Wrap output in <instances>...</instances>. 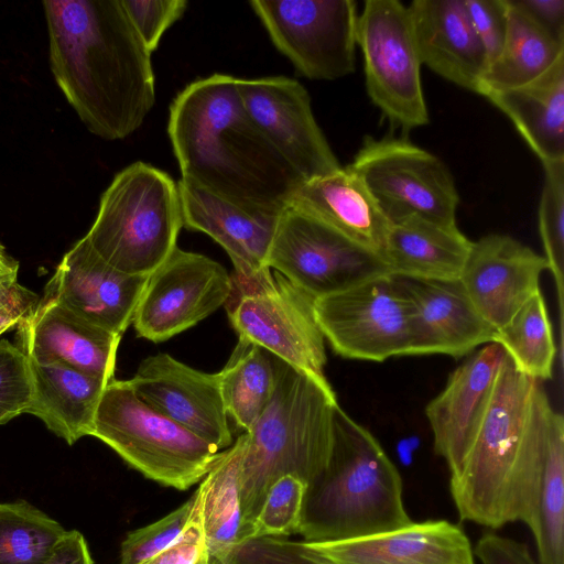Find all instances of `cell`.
<instances>
[{
    "mask_svg": "<svg viewBox=\"0 0 564 564\" xmlns=\"http://www.w3.org/2000/svg\"><path fill=\"white\" fill-rule=\"evenodd\" d=\"M51 72L80 121L108 141L138 130L155 102L151 52L122 0H46Z\"/></svg>",
    "mask_w": 564,
    "mask_h": 564,
    "instance_id": "obj_1",
    "label": "cell"
},
{
    "mask_svg": "<svg viewBox=\"0 0 564 564\" xmlns=\"http://www.w3.org/2000/svg\"><path fill=\"white\" fill-rule=\"evenodd\" d=\"M239 80L214 74L173 99L167 134L181 180L242 206L282 213L303 181L248 116Z\"/></svg>",
    "mask_w": 564,
    "mask_h": 564,
    "instance_id": "obj_2",
    "label": "cell"
},
{
    "mask_svg": "<svg viewBox=\"0 0 564 564\" xmlns=\"http://www.w3.org/2000/svg\"><path fill=\"white\" fill-rule=\"evenodd\" d=\"M411 522L398 468L376 437L338 404L327 463L305 488L299 533L305 542H339Z\"/></svg>",
    "mask_w": 564,
    "mask_h": 564,
    "instance_id": "obj_3",
    "label": "cell"
},
{
    "mask_svg": "<svg viewBox=\"0 0 564 564\" xmlns=\"http://www.w3.org/2000/svg\"><path fill=\"white\" fill-rule=\"evenodd\" d=\"M273 360L274 392L245 432L247 443L239 478L240 541L246 540L270 486L285 475L306 485L311 482L325 467L333 443L338 402L329 382L319 381L275 356Z\"/></svg>",
    "mask_w": 564,
    "mask_h": 564,
    "instance_id": "obj_4",
    "label": "cell"
},
{
    "mask_svg": "<svg viewBox=\"0 0 564 564\" xmlns=\"http://www.w3.org/2000/svg\"><path fill=\"white\" fill-rule=\"evenodd\" d=\"M536 381L505 357L489 403L451 494L460 520L490 529L519 521L517 460L532 387Z\"/></svg>",
    "mask_w": 564,
    "mask_h": 564,
    "instance_id": "obj_5",
    "label": "cell"
},
{
    "mask_svg": "<svg viewBox=\"0 0 564 564\" xmlns=\"http://www.w3.org/2000/svg\"><path fill=\"white\" fill-rule=\"evenodd\" d=\"M182 227L177 184L164 171L135 162L102 193L85 237L115 269L149 276L177 247Z\"/></svg>",
    "mask_w": 564,
    "mask_h": 564,
    "instance_id": "obj_6",
    "label": "cell"
},
{
    "mask_svg": "<svg viewBox=\"0 0 564 564\" xmlns=\"http://www.w3.org/2000/svg\"><path fill=\"white\" fill-rule=\"evenodd\" d=\"M90 436L147 478L178 490L200 482L220 455L217 447L143 402L129 380L108 382Z\"/></svg>",
    "mask_w": 564,
    "mask_h": 564,
    "instance_id": "obj_7",
    "label": "cell"
},
{
    "mask_svg": "<svg viewBox=\"0 0 564 564\" xmlns=\"http://www.w3.org/2000/svg\"><path fill=\"white\" fill-rule=\"evenodd\" d=\"M231 283L225 306L239 338L326 382L325 338L315 299L271 269L250 281L231 278Z\"/></svg>",
    "mask_w": 564,
    "mask_h": 564,
    "instance_id": "obj_8",
    "label": "cell"
},
{
    "mask_svg": "<svg viewBox=\"0 0 564 564\" xmlns=\"http://www.w3.org/2000/svg\"><path fill=\"white\" fill-rule=\"evenodd\" d=\"M364 56L366 88L391 124L410 131L429 123L417 52L408 6L367 0L356 25Z\"/></svg>",
    "mask_w": 564,
    "mask_h": 564,
    "instance_id": "obj_9",
    "label": "cell"
},
{
    "mask_svg": "<svg viewBox=\"0 0 564 564\" xmlns=\"http://www.w3.org/2000/svg\"><path fill=\"white\" fill-rule=\"evenodd\" d=\"M347 167L361 180L389 224L419 216L457 225L459 196L449 170L408 140L366 137Z\"/></svg>",
    "mask_w": 564,
    "mask_h": 564,
    "instance_id": "obj_10",
    "label": "cell"
},
{
    "mask_svg": "<svg viewBox=\"0 0 564 564\" xmlns=\"http://www.w3.org/2000/svg\"><path fill=\"white\" fill-rule=\"evenodd\" d=\"M517 480L520 521L535 540L542 564H564V419L536 381L524 417Z\"/></svg>",
    "mask_w": 564,
    "mask_h": 564,
    "instance_id": "obj_11",
    "label": "cell"
},
{
    "mask_svg": "<svg viewBox=\"0 0 564 564\" xmlns=\"http://www.w3.org/2000/svg\"><path fill=\"white\" fill-rule=\"evenodd\" d=\"M276 50L304 77L335 80L356 69L357 2L354 0H252Z\"/></svg>",
    "mask_w": 564,
    "mask_h": 564,
    "instance_id": "obj_12",
    "label": "cell"
},
{
    "mask_svg": "<svg viewBox=\"0 0 564 564\" xmlns=\"http://www.w3.org/2000/svg\"><path fill=\"white\" fill-rule=\"evenodd\" d=\"M314 311L324 338L343 358L411 356L412 306L393 275L315 299Z\"/></svg>",
    "mask_w": 564,
    "mask_h": 564,
    "instance_id": "obj_13",
    "label": "cell"
},
{
    "mask_svg": "<svg viewBox=\"0 0 564 564\" xmlns=\"http://www.w3.org/2000/svg\"><path fill=\"white\" fill-rule=\"evenodd\" d=\"M267 267L313 299L391 275L378 253L291 207L280 216Z\"/></svg>",
    "mask_w": 564,
    "mask_h": 564,
    "instance_id": "obj_14",
    "label": "cell"
},
{
    "mask_svg": "<svg viewBox=\"0 0 564 564\" xmlns=\"http://www.w3.org/2000/svg\"><path fill=\"white\" fill-rule=\"evenodd\" d=\"M231 276L215 260L176 247L148 276L132 324L139 337L161 343L225 305Z\"/></svg>",
    "mask_w": 564,
    "mask_h": 564,
    "instance_id": "obj_15",
    "label": "cell"
},
{
    "mask_svg": "<svg viewBox=\"0 0 564 564\" xmlns=\"http://www.w3.org/2000/svg\"><path fill=\"white\" fill-rule=\"evenodd\" d=\"M239 91L250 119L303 182L341 167L301 83L285 76L240 78Z\"/></svg>",
    "mask_w": 564,
    "mask_h": 564,
    "instance_id": "obj_16",
    "label": "cell"
},
{
    "mask_svg": "<svg viewBox=\"0 0 564 564\" xmlns=\"http://www.w3.org/2000/svg\"><path fill=\"white\" fill-rule=\"evenodd\" d=\"M147 280L108 264L84 236L65 253L41 299L121 336L132 323Z\"/></svg>",
    "mask_w": 564,
    "mask_h": 564,
    "instance_id": "obj_17",
    "label": "cell"
},
{
    "mask_svg": "<svg viewBox=\"0 0 564 564\" xmlns=\"http://www.w3.org/2000/svg\"><path fill=\"white\" fill-rule=\"evenodd\" d=\"M129 382L143 402L219 451L235 442L218 373L194 369L160 352L143 359Z\"/></svg>",
    "mask_w": 564,
    "mask_h": 564,
    "instance_id": "obj_18",
    "label": "cell"
},
{
    "mask_svg": "<svg viewBox=\"0 0 564 564\" xmlns=\"http://www.w3.org/2000/svg\"><path fill=\"white\" fill-rule=\"evenodd\" d=\"M545 270V258L529 246L490 234L473 242L459 281L478 313L497 330L541 291Z\"/></svg>",
    "mask_w": 564,
    "mask_h": 564,
    "instance_id": "obj_19",
    "label": "cell"
},
{
    "mask_svg": "<svg viewBox=\"0 0 564 564\" xmlns=\"http://www.w3.org/2000/svg\"><path fill=\"white\" fill-rule=\"evenodd\" d=\"M506 351L495 343L477 349L425 406L435 453L451 476L458 473L489 403Z\"/></svg>",
    "mask_w": 564,
    "mask_h": 564,
    "instance_id": "obj_20",
    "label": "cell"
},
{
    "mask_svg": "<svg viewBox=\"0 0 564 564\" xmlns=\"http://www.w3.org/2000/svg\"><path fill=\"white\" fill-rule=\"evenodd\" d=\"M393 276L412 306L411 356L458 358L494 343L496 329L478 313L459 280Z\"/></svg>",
    "mask_w": 564,
    "mask_h": 564,
    "instance_id": "obj_21",
    "label": "cell"
},
{
    "mask_svg": "<svg viewBox=\"0 0 564 564\" xmlns=\"http://www.w3.org/2000/svg\"><path fill=\"white\" fill-rule=\"evenodd\" d=\"M183 227L204 232L229 256L234 279H257L270 268L268 253L281 214L242 206L219 197L194 183H177Z\"/></svg>",
    "mask_w": 564,
    "mask_h": 564,
    "instance_id": "obj_22",
    "label": "cell"
},
{
    "mask_svg": "<svg viewBox=\"0 0 564 564\" xmlns=\"http://www.w3.org/2000/svg\"><path fill=\"white\" fill-rule=\"evenodd\" d=\"M21 349L40 365L61 364L111 381L121 336L96 326L66 307L40 297L18 325Z\"/></svg>",
    "mask_w": 564,
    "mask_h": 564,
    "instance_id": "obj_23",
    "label": "cell"
},
{
    "mask_svg": "<svg viewBox=\"0 0 564 564\" xmlns=\"http://www.w3.org/2000/svg\"><path fill=\"white\" fill-rule=\"evenodd\" d=\"M326 564H475L468 536L446 520H427L339 542H307Z\"/></svg>",
    "mask_w": 564,
    "mask_h": 564,
    "instance_id": "obj_24",
    "label": "cell"
},
{
    "mask_svg": "<svg viewBox=\"0 0 564 564\" xmlns=\"http://www.w3.org/2000/svg\"><path fill=\"white\" fill-rule=\"evenodd\" d=\"M408 8L422 65L479 95L486 56L464 0H413Z\"/></svg>",
    "mask_w": 564,
    "mask_h": 564,
    "instance_id": "obj_25",
    "label": "cell"
},
{
    "mask_svg": "<svg viewBox=\"0 0 564 564\" xmlns=\"http://www.w3.org/2000/svg\"><path fill=\"white\" fill-rule=\"evenodd\" d=\"M289 207L381 254L390 224L361 180L347 166L300 184Z\"/></svg>",
    "mask_w": 564,
    "mask_h": 564,
    "instance_id": "obj_26",
    "label": "cell"
},
{
    "mask_svg": "<svg viewBox=\"0 0 564 564\" xmlns=\"http://www.w3.org/2000/svg\"><path fill=\"white\" fill-rule=\"evenodd\" d=\"M471 245L457 225L410 216L390 224L380 257L391 275L459 280Z\"/></svg>",
    "mask_w": 564,
    "mask_h": 564,
    "instance_id": "obj_27",
    "label": "cell"
},
{
    "mask_svg": "<svg viewBox=\"0 0 564 564\" xmlns=\"http://www.w3.org/2000/svg\"><path fill=\"white\" fill-rule=\"evenodd\" d=\"M485 98L513 122L542 165L564 161V56L532 82Z\"/></svg>",
    "mask_w": 564,
    "mask_h": 564,
    "instance_id": "obj_28",
    "label": "cell"
},
{
    "mask_svg": "<svg viewBox=\"0 0 564 564\" xmlns=\"http://www.w3.org/2000/svg\"><path fill=\"white\" fill-rule=\"evenodd\" d=\"M32 398L25 413L37 416L68 445L90 435L96 410L108 382L61 364L29 359Z\"/></svg>",
    "mask_w": 564,
    "mask_h": 564,
    "instance_id": "obj_29",
    "label": "cell"
},
{
    "mask_svg": "<svg viewBox=\"0 0 564 564\" xmlns=\"http://www.w3.org/2000/svg\"><path fill=\"white\" fill-rule=\"evenodd\" d=\"M506 4V37L499 56L482 76L479 95L484 97L532 82L564 56L563 42L547 34L509 0Z\"/></svg>",
    "mask_w": 564,
    "mask_h": 564,
    "instance_id": "obj_30",
    "label": "cell"
},
{
    "mask_svg": "<svg viewBox=\"0 0 564 564\" xmlns=\"http://www.w3.org/2000/svg\"><path fill=\"white\" fill-rule=\"evenodd\" d=\"M247 435L242 433L220 455L199 482L202 518L210 561L240 541L242 512L240 470Z\"/></svg>",
    "mask_w": 564,
    "mask_h": 564,
    "instance_id": "obj_31",
    "label": "cell"
},
{
    "mask_svg": "<svg viewBox=\"0 0 564 564\" xmlns=\"http://www.w3.org/2000/svg\"><path fill=\"white\" fill-rule=\"evenodd\" d=\"M217 373L228 419L243 433L249 431L274 392L273 355L239 338L227 364Z\"/></svg>",
    "mask_w": 564,
    "mask_h": 564,
    "instance_id": "obj_32",
    "label": "cell"
},
{
    "mask_svg": "<svg viewBox=\"0 0 564 564\" xmlns=\"http://www.w3.org/2000/svg\"><path fill=\"white\" fill-rule=\"evenodd\" d=\"M494 343L503 348L516 369L528 378L538 382L552 378L557 348L541 291L496 330Z\"/></svg>",
    "mask_w": 564,
    "mask_h": 564,
    "instance_id": "obj_33",
    "label": "cell"
},
{
    "mask_svg": "<svg viewBox=\"0 0 564 564\" xmlns=\"http://www.w3.org/2000/svg\"><path fill=\"white\" fill-rule=\"evenodd\" d=\"M66 530L28 501L0 503V564H42Z\"/></svg>",
    "mask_w": 564,
    "mask_h": 564,
    "instance_id": "obj_34",
    "label": "cell"
},
{
    "mask_svg": "<svg viewBox=\"0 0 564 564\" xmlns=\"http://www.w3.org/2000/svg\"><path fill=\"white\" fill-rule=\"evenodd\" d=\"M544 183L539 204V231L544 258L558 299L561 337L564 303V161L543 165Z\"/></svg>",
    "mask_w": 564,
    "mask_h": 564,
    "instance_id": "obj_35",
    "label": "cell"
},
{
    "mask_svg": "<svg viewBox=\"0 0 564 564\" xmlns=\"http://www.w3.org/2000/svg\"><path fill=\"white\" fill-rule=\"evenodd\" d=\"M306 484L293 476L278 478L268 489L246 539L299 533Z\"/></svg>",
    "mask_w": 564,
    "mask_h": 564,
    "instance_id": "obj_36",
    "label": "cell"
},
{
    "mask_svg": "<svg viewBox=\"0 0 564 564\" xmlns=\"http://www.w3.org/2000/svg\"><path fill=\"white\" fill-rule=\"evenodd\" d=\"M197 491L160 520L128 533L121 543L118 564H143L169 546L185 528L196 502Z\"/></svg>",
    "mask_w": 564,
    "mask_h": 564,
    "instance_id": "obj_37",
    "label": "cell"
},
{
    "mask_svg": "<svg viewBox=\"0 0 564 564\" xmlns=\"http://www.w3.org/2000/svg\"><path fill=\"white\" fill-rule=\"evenodd\" d=\"M31 398L29 358L20 347L0 340V425L25 413Z\"/></svg>",
    "mask_w": 564,
    "mask_h": 564,
    "instance_id": "obj_38",
    "label": "cell"
},
{
    "mask_svg": "<svg viewBox=\"0 0 564 564\" xmlns=\"http://www.w3.org/2000/svg\"><path fill=\"white\" fill-rule=\"evenodd\" d=\"M123 8L141 41L153 53L165 31L180 20L186 0H122Z\"/></svg>",
    "mask_w": 564,
    "mask_h": 564,
    "instance_id": "obj_39",
    "label": "cell"
},
{
    "mask_svg": "<svg viewBox=\"0 0 564 564\" xmlns=\"http://www.w3.org/2000/svg\"><path fill=\"white\" fill-rule=\"evenodd\" d=\"M464 4L484 50L487 69L497 59L503 46L507 32L506 0H464Z\"/></svg>",
    "mask_w": 564,
    "mask_h": 564,
    "instance_id": "obj_40",
    "label": "cell"
},
{
    "mask_svg": "<svg viewBox=\"0 0 564 564\" xmlns=\"http://www.w3.org/2000/svg\"><path fill=\"white\" fill-rule=\"evenodd\" d=\"M193 512L181 534L143 564H210L203 528L202 487L198 485Z\"/></svg>",
    "mask_w": 564,
    "mask_h": 564,
    "instance_id": "obj_41",
    "label": "cell"
},
{
    "mask_svg": "<svg viewBox=\"0 0 564 564\" xmlns=\"http://www.w3.org/2000/svg\"><path fill=\"white\" fill-rule=\"evenodd\" d=\"M473 551L481 564H542L524 543L492 532L484 533Z\"/></svg>",
    "mask_w": 564,
    "mask_h": 564,
    "instance_id": "obj_42",
    "label": "cell"
},
{
    "mask_svg": "<svg viewBox=\"0 0 564 564\" xmlns=\"http://www.w3.org/2000/svg\"><path fill=\"white\" fill-rule=\"evenodd\" d=\"M39 301V295L18 280L0 283V336L29 317Z\"/></svg>",
    "mask_w": 564,
    "mask_h": 564,
    "instance_id": "obj_43",
    "label": "cell"
},
{
    "mask_svg": "<svg viewBox=\"0 0 564 564\" xmlns=\"http://www.w3.org/2000/svg\"><path fill=\"white\" fill-rule=\"evenodd\" d=\"M538 26L558 42L564 43L563 0H509Z\"/></svg>",
    "mask_w": 564,
    "mask_h": 564,
    "instance_id": "obj_44",
    "label": "cell"
},
{
    "mask_svg": "<svg viewBox=\"0 0 564 564\" xmlns=\"http://www.w3.org/2000/svg\"><path fill=\"white\" fill-rule=\"evenodd\" d=\"M42 564H95L84 535L66 531L51 555Z\"/></svg>",
    "mask_w": 564,
    "mask_h": 564,
    "instance_id": "obj_45",
    "label": "cell"
},
{
    "mask_svg": "<svg viewBox=\"0 0 564 564\" xmlns=\"http://www.w3.org/2000/svg\"><path fill=\"white\" fill-rule=\"evenodd\" d=\"M19 262L7 254L0 252V283L18 280Z\"/></svg>",
    "mask_w": 564,
    "mask_h": 564,
    "instance_id": "obj_46",
    "label": "cell"
},
{
    "mask_svg": "<svg viewBox=\"0 0 564 564\" xmlns=\"http://www.w3.org/2000/svg\"><path fill=\"white\" fill-rule=\"evenodd\" d=\"M6 251L4 247L0 243V252Z\"/></svg>",
    "mask_w": 564,
    "mask_h": 564,
    "instance_id": "obj_47",
    "label": "cell"
}]
</instances>
